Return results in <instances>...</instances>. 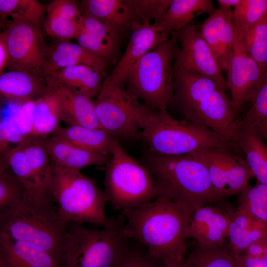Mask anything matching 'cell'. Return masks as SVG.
Wrapping results in <instances>:
<instances>
[{
    "mask_svg": "<svg viewBox=\"0 0 267 267\" xmlns=\"http://www.w3.org/2000/svg\"><path fill=\"white\" fill-rule=\"evenodd\" d=\"M127 235L142 245L165 265L185 258L187 228L192 216L165 198L122 211Z\"/></svg>",
    "mask_w": 267,
    "mask_h": 267,
    "instance_id": "cell-1",
    "label": "cell"
},
{
    "mask_svg": "<svg viewBox=\"0 0 267 267\" xmlns=\"http://www.w3.org/2000/svg\"><path fill=\"white\" fill-rule=\"evenodd\" d=\"M174 84L171 102L180 109L184 119L222 135L235 145L236 115L226 89L208 77L174 70Z\"/></svg>",
    "mask_w": 267,
    "mask_h": 267,
    "instance_id": "cell-2",
    "label": "cell"
},
{
    "mask_svg": "<svg viewBox=\"0 0 267 267\" xmlns=\"http://www.w3.org/2000/svg\"><path fill=\"white\" fill-rule=\"evenodd\" d=\"M145 164L155 179L158 197L179 204L192 215L199 207L222 199L204 165L190 154L168 156L150 152Z\"/></svg>",
    "mask_w": 267,
    "mask_h": 267,
    "instance_id": "cell-3",
    "label": "cell"
},
{
    "mask_svg": "<svg viewBox=\"0 0 267 267\" xmlns=\"http://www.w3.org/2000/svg\"><path fill=\"white\" fill-rule=\"evenodd\" d=\"M134 116L140 131L139 138L156 154L186 155L209 147L235 149V145L222 135L185 119L176 120L166 110L151 109L138 100Z\"/></svg>",
    "mask_w": 267,
    "mask_h": 267,
    "instance_id": "cell-4",
    "label": "cell"
},
{
    "mask_svg": "<svg viewBox=\"0 0 267 267\" xmlns=\"http://www.w3.org/2000/svg\"><path fill=\"white\" fill-rule=\"evenodd\" d=\"M52 202H39L26 195L17 207L0 215V232L47 251L63 267L69 223Z\"/></svg>",
    "mask_w": 267,
    "mask_h": 267,
    "instance_id": "cell-5",
    "label": "cell"
},
{
    "mask_svg": "<svg viewBox=\"0 0 267 267\" xmlns=\"http://www.w3.org/2000/svg\"><path fill=\"white\" fill-rule=\"evenodd\" d=\"M50 195L57 203L58 214L64 222L89 223L102 228L112 227L121 221L107 217V198L93 179L80 170L63 168L52 163Z\"/></svg>",
    "mask_w": 267,
    "mask_h": 267,
    "instance_id": "cell-6",
    "label": "cell"
},
{
    "mask_svg": "<svg viewBox=\"0 0 267 267\" xmlns=\"http://www.w3.org/2000/svg\"><path fill=\"white\" fill-rule=\"evenodd\" d=\"M176 42V34L162 41L134 65L126 78L128 91L151 109L165 111L171 103Z\"/></svg>",
    "mask_w": 267,
    "mask_h": 267,
    "instance_id": "cell-7",
    "label": "cell"
},
{
    "mask_svg": "<svg viewBox=\"0 0 267 267\" xmlns=\"http://www.w3.org/2000/svg\"><path fill=\"white\" fill-rule=\"evenodd\" d=\"M107 163L104 192L107 202L116 210L134 208L157 197L155 179L145 167L129 156L115 142Z\"/></svg>",
    "mask_w": 267,
    "mask_h": 267,
    "instance_id": "cell-8",
    "label": "cell"
},
{
    "mask_svg": "<svg viewBox=\"0 0 267 267\" xmlns=\"http://www.w3.org/2000/svg\"><path fill=\"white\" fill-rule=\"evenodd\" d=\"M123 221L101 229L69 223L63 267H113L129 239Z\"/></svg>",
    "mask_w": 267,
    "mask_h": 267,
    "instance_id": "cell-9",
    "label": "cell"
},
{
    "mask_svg": "<svg viewBox=\"0 0 267 267\" xmlns=\"http://www.w3.org/2000/svg\"><path fill=\"white\" fill-rule=\"evenodd\" d=\"M4 23L7 32L9 60L7 70H19L46 79L48 46L40 25L10 20Z\"/></svg>",
    "mask_w": 267,
    "mask_h": 267,
    "instance_id": "cell-10",
    "label": "cell"
},
{
    "mask_svg": "<svg viewBox=\"0 0 267 267\" xmlns=\"http://www.w3.org/2000/svg\"><path fill=\"white\" fill-rule=\"evenodd\" d=\"M230 148L209 147L189 154L204 165L215 191L222 199L239 195L254 177L245 159Z\"/></svg>",
    "mask_w": 267,
    "mask_h": 267,
    "instance_id": "cell-11",
    "label": "cell"
},
{
    "mask_svg": "<svg viewBox=\"0 0 267 267\" xmlns=\"http://www.w3.org/2000/svg\"><path fill=\"white\" fill-rule=\"evenodd\" d=\"M136 100L125 86L102 85L94 102L102 128L117 139L139 138L140 131L134 116Z\"/></svg>",
    "mask_w": 267,
    "mask_h": 267,
    "instance_id": "cell-12",
    "label": "cell"
},
{
    "mask_svg": "<svg viewBox=\"0 0 267 267\" xmlns=\"http://www.w3.org/2000/svg\"><path fill=\"white\" fill-rule=\"evenodd\" d=\"M175 34L180 48L175 60L174 70L202 75L228 89L227 80L202 36L199 27L190 23Z\"/></svg>",
    "mask_w": 267,
    "mask_h": 267,
    "instance_id": "cell-13",
    "label": "cell"
},
{
    "mask_svg": "<svg viewBox=\"0 0 267 267\" xmlns=\"http://www.w3.org/2000/svg\"><path fill=\"white\" fill-rule=\"evenodd\" d=\"M131 32L124 53L112 72L105 78L103 85L125 86L127 76L134 65L144 54L169 38L168 34L147 21L135 22Z\"/></svg>",
    "mask_w": 267,
    "mask_h": 267,
    "instance_id": "cell-14",
    "label": "cell"
},
{
    "mask_svg": "<svg viewBox=\"0 0 267 267\" xmlns=\"http://www.w3.org/2000/svg\"><path fill=\"white\" fill-rule=\"evenodd\" d=\"M265 69H262L247 53L241 41H234L227 72L228 89L236 115L260 84Z\"/></svg>",
    "mask_w": 267,
    "mask_h": 267,
    "instance_id": "cell-15",
    "label": "cell"
},
{
    "mask_svg": "<svg viewBox=\"0 0 267 267\" xmlns=\"http://www.w3.org/2000/svg\"><path fill=\"white\" fill-rule=\"evenodd\" d=\"M199 29L222 72L227 73L234 43L233 10L219 7Z\"/></svg>",
    "mask_w": 267,
    "mask_h": 267,
    "instance_id": "cell-16",
    "label": "cell"
},
{
    "mask_svg": "<svg viewBox=\"0 0 267 267\" xmlns=\"http://www.w3.org/2000/svg\"><path fill=\"white\" fill-rule=\"evenodd\" d=\"M78 44L90 53L108 62L115 58L122 35L115 29L91 16L82 14Z\"/></svg>",
    "mask_w": 267,
    "mask_h": 267,
    "instance_id": "cell-17",
    "label": "cell"
},
{
    "mask_svg": "<svg viewBox=\"0 0 267 267\" xmlns=\"http://www.w3.org/2000/svg\"><path fill=\"white\" fill-rule=\"evenodd\" d=\"M229 222L228 212L210 205L199 207L191 216L187 237L205 244H222L228 236Z\"/></svg>",
    "mask_w": 267,
    "mask_h": 267,
    "instance_id": "cell-18",
    "label": "cell"
},
{
    "mask_svg": "<svg viewBox=\"0 0 267 267\" xmlns=\"http://www.w3.org/2000/svg\"><path fill=\"white\" fill-rule=\"evenodd\" d=\"M234 143L244 153L257 183L267 184V143L244 118L236 120Z\"/></svg>",
    "mask_w": 267,
    "mask_h": 267,
    "instance_id": "cell-19",
    "label": "cell"
},
{
    "mask_svg": "<svg viewBox=\"0 0 267 267\" xmlns=\"http://www.w3.org/2000/svg\"><path fill=\"white\" fill-rule=\"evenodd\" d=\"M104 77L96 68L80 65L57 70L48 75L46 80L52 90L65 88L91 99L101 90Z\"/></svg>",
    "mask_w": 267,
    "mask_h": 267,
    "instance_id": "cell-20",
    "label": "cell"
},
{
    "mask_svg": "<svg viewBox=\"0 0 267 267\" xmlns=\"http://www.w3.org/2000/svg\"><path fill=\"white\" fill-rule=\"evenodd\" d=\"M52 91L46 79L25 71L7 70L0 74V95L9 101H35Z\"/></svg>",
    "mask_w": 267,
    "mask_h": 267,
    "instance_id": "cell-21",
    "label": "cell"
},
{
    "mask_svg": "<svg viewBox=\"0 0 267 267\" xmlns=\"http://www.w3.org/2000/svg\"><path fill=\"white\" fill-rule=\"evenodd\" d=\"M0 267H62L48 252L0 232Z\"/></svg>",
    "mask_w": 267,
    "mask_h": 267,
    "instance_id": "cell-22",
    "label": "cell"
},
{
    "mask_svg": "<svg viewBox=\"0 0 267 267\" xmlns=\"http://www.w3.org/2000/svg\"><path fill=\"white\" fill-rule=\"evenodd\" d=\"M51 163L68 169L80 170L89 166L107 164V156L82 149L67 140L53 135L41 139Z\"/></svg>",
    "mask_w": 267,
    "mask_h": 267,
    "instance_id": "cell-23",
    "label": "cell"
},
{
    "mask_svg": "<svg viewBox=\"0 0 267 267\" xmlns=\"http://www.w3.org/2000/svg\"><path fill=\"white\" fill-rule=\"evenodd\" d=\"M80 7L82 14L107 24L122 35L139 21L134 12L133 0H84Z\"/></svg>",
    "mask_w": 267,
    "mask_h": 267,
    "instance_id": "cell-24",
    "label": "cell"
},
{
    "mask_svg": "<svg viewBox=\"0 0 267 267\" xmlns=\"http://www.w3.org/2000/svg\"><path fill=\"white\" fill-rule=\"evenodd\" d=\"M54 90L61 121L71 126L102 128L96 115L94 103L90 98L65 88Z\"/></svg>",
    "mask_w": 267,
    "mask_h": 267,
    "instance_id": "cell-25",
    "label": "cell"
},
{
    "mask_svg": "<svg viewBox=\"0 0 267 267\" xmlns=\"http://www.w3.org/2000/svg\"><path fill=\"white\" fill-rule=\"evenodd\" d=\"M108 63L104 59L90 53L78 44L59 41L48 47L46 78L60 69L80 65L96 68L105 76Z\"/></svg>",
    "mask_w": 267,
    "mask_h": 267,
    "instance_id": "cell-26",
    "label": "cell"
},
{
    "mask_svg": "<svg viewBox=\"0 0 267 267\" xmlns=\"http://www.w3.org/2000/svg\"><path fill=\"white\" fill-rule=\"evenodd\" d=\"M230 218L227 246L235 260L253 242L267 235V229L246 213L238 209L228 212Z\"/></svg>",
    "mask_w": 267,
    "mask_h": 267,
    "instance_id": "cell-27",
    "label": "cell"
},
{
    "mask_svg": "<svg viewBox=\"0 0 267 267\" xmlns=\"http://www.w3.org/2000/svg\"><path fill=\"white\" fill-rule=\"evenodd\" d=\"M217 9L211 0H172L163 17L153 24L165 34L171 31L177 32L199 15H210Z\"/></svg>",
    "mask_w": 267,
    "mask_h": 267,
    "instance_id": "cell-28",
    "label": "cell"
},
{
    "mask_svg": "<svg viewBox=\"0 0 267 267\" xmlns=\"http://www.w3.org/2000/svg\"><path fill=\"white\" fill-rule=\"evenodd\" d=\"M53 135L92 152L107 156L118 139L105 129L82 126H59Z\"/></svg>",
    "mask_w": 267,
    "mask_h": 267,
    "instance_id": "cell-29",
    "label": "cell"
},
{
    "mask_svg": "<svg viewBox=\"0 0 267 267\" xmlns=\"http://www.w3.org/2000/svg\"><path fill=\"white\" fill-rule=\"evenodd\" d=\"M35 101L26 137L42 139L53 133L60 126L58 105L54 90Z\"/></svg>",
    "mask_w": 267,
    "mask_h": 267,
    "instance_id": "cell-30",
    "label": "cell"
},
{
    "mask_svg": "<svg viewBox=\"0 0 267 267\" xmlns=\"http://www.w3.org/2000/svg\"><path fill=\"white\" fill-rule=\"evenodd\" d=\"M183 265L184 267H236L227 246L196 241L184 258Z\"/></svg>",
    "mask_w": 267,
    "mask_h": 267,
    "instance_id": "cell-31",
    "label": "cell"
},
{
    "mask_svg": "<svg viewBox=\"0 0 267 267\" xmlns=\"http://www.w3.org/2000/svg\"><path fill=\"white\" fill-rule=\"evenodd\" d=\"M233 14L234 41H241L246 32L267 15V0H241Z\"/></svg>",
    "mask_w": 267,
    "mask_h": 267,
    "instance_id": "cell-32",
    "label": "cell"
},
{
    "mask_svg": "<svg viewBox=\"0 0 267 267\" xmlns=\"http://www.w3.org/2000/svg\"><path fill=\"white\" fill-rule=\"evenodd\" d=\"M44 6L35 0H0V23L10 18L12 21H28L40 25Z\"/></svg>",
    "mask_w": 267,
    "mask_h": 267,
    "instance_id": "cell-33",
    "label": "cell"
},
{
    "mask_svg": "<svg viewBox=\"0 0 267 267\" xmlns=\"http://www.w3.org/2000/svg\"><path fill=\"white\" fill-rule=\"evenodd\" d=\"M238 209L248 214L267 229V184L249 185L239 195Z\"/></svg>",
    "mask_w": 267,
    "mask_h": 267,
    "instance_id": "cell-34",
    "label": "cell"
},
{
    "mask_svg": "<svg viewBox=\"0 0 267 267\" xmlns=\"http://www.w3.org/2000/svg\"><path fill=\"white\" fill-rule=\"evenodd\" d=\"M247 53L262 68H267V15L247 31L241 40Z\"/></svg>",
    "mask_w": 267,
    "mask_h": 267,
    "instance_id": "cell-35",
    "label": "cell"
},
{
    "mask_svg": "<svg viewBox=\"0 0 267 267\" xmlns=\"http://www.w3.org/2000/svg\"><path fill=\"white\" fill-rule=\"evenodd\" d=\"M26 195L23 185L9 170L0 171V215L17 207Z\"/></svg>",
    "mask_w": 267,
    "mask_h": 267,
    "instance_id": "cell-36",
    "label": "cell"
},
{
    "mask_svg": "<svg viewBox=\"0 0 267 267\" xmlns=\"http://www.w3.org/2000/svg\"><path fill=\"white\" fill-rule=\"evenodd\" d=\"M165 266L163 262L152 257L142 245L129 237L125 249L113 267H165Z\"/></svg>",
    "mask_w": 267,
    "mask_h": 267,
    "instance_id": "cell-37",
    "label": "cell"
},
{
    "mask_svg": "<svg viewBox=\"0 0 267 267\" xmlns=\"http://www.w3.org/2000/svg\"><path fill=\"white\" fill-rule=\"evenodd\" d=\"M44 26L48 35L59 41L77 39L81 30L80 21L52 14L46 13Z\"/></svg>",
    "mask_w": 267,
    "mask_h": 267,
    "instance_id": "cell-38",
    "label": "cell"
},
{
    "mask_svg": "<svg viewBox=\"0 0 267 267\" xmlns=\"http://www.w3.org/2000/svg\"><path fill=\"white\" fill-rule=\"evenodd\" d=\"M134 12L139 21H160L166 14L172 0H133Z\"/></svg>",
    "mask_w": 267,
    "mask_h": 267,
    "instance_id": "cell-39",
    "label": "cell"
},
{
    "mask_svg": "<svg viewBox=\"0 0 267 267\" xmlns=\"http://www.w3.org/2000/svg\"><path fill=\"white\" fill-rule=\"evenodd\" d=\"M251 106L245 118L252 121H267V68L262 80L251 96Z\"/></svg>",
    "mask_w": 267,
    "mask_h": 267,
    "instance_id": "cell-40",
    "label": "cell"
},
{
    "mask_svg": "<svg viewBox=\"0 0 267 267\" xmlns=\"http://www.w3.org/2000/svg\"><path fill=\"white\" fill-rule=\"evenodd\" d=\"M46 13L62 15L79 22L82 17L80 7L75 0H55L46 7Z\"/></svg>",
    "mask_w": 267,
    "mask_h": 267,
    "instance_id": "cell-41",
    "label": "cell"
},
{
    "mask_svg": "<svg viewBox=\"0 0 267 267\" xmlns=\"http://www.w3.org/2000/svg\"><path fill=\"white\" fill-rule=\"evenodd\" d=\"M236 267H267V262L262 257L249 256L244 254L234 260Z\"/></svg>",
    "mask_w": 267,
    "mask_h": 267,
    "instance_id": "cell-42",
    "label": "cell"
},
{
    "mask_svg": "<svg viewBox=\"0 0 267 267\" xmlns=\"http://www.w3.org/2000/svg\"><path fill=\"white\" fill-rule=\"evenodd\" d=\"M9 60L7 32L4 29L0 34V74L7 68Z\"/></svg>",
    "mask_w": 267,
    "mask_h": 267,
    "instance_id": "cell-43",
    "label": "cell"
},
{
    "mask_svg": "<svg viewBox=\"0 0 267 267\" xmlns=\"http://www.w3.org/2000/svg\"><path fill=\"white\" fill-rule=\"evenodd\" d=\"M244 118L254 125L259 134L267 143V121H252Z\"/></svg>",
    "mask_w": 267,
    "mask_h": 267,
    "instance_id": "cell-44",
    "label": "cell"
},
{
    "mask_svg": "<svg viewBox=\"0 0 267 267\" xmlns=\"http://www.w3.org/2000/svg\"><path fill=\"white\" fill-rule=\"evenodd\" d=\"M241 0H218L219 7L222 8H231V7L236 6Z\"/></svg>",
    "mask_w": 267,
    "mask_h": 267,
    "instance_id": "cell-45",
    "label": "cell"
},
{
    "mask_svg": "<svg viewBox=\"0 0 267 267\" xmlns=\"http://www.w3.org/2000/svg\"><path fill=\"white\" fill-rule=\"evenodd\" d=\"M184 260L166 265L165 267H184Z\"/></svg>",
    "mask_w": 267,
    "mask_h": 267,
    "instance_id": "cell-46",
    "label": "cell"
},
{
    "mask_svg": "<svg viewBox=\"0 0 267 267\" xmlns=\"http://www.w3.org/2000/svg\"><path fill=\"white\" fill-rule=\"evenodd\" d=\"M263 258L267 262V235L266 236V243L263 255Z\"/></svg>",
    "mask_w": 267,
    "mask_h": 267,
    "instance_id": "cell-47",
    "label": "cell"
}]
</instances>
